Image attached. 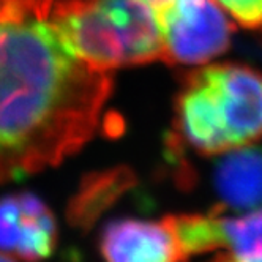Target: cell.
<instances>
[{"label": "cell", "instance_id": "obj_3", "mask_svg": "<svg viewBox=\"0 0 262 262\" xmlns=\"http://www.w3.org/2000/svg\"><path fill=\"white\" fill-rule=\"evenodd\" d=\"M49 21L65 46L97 71L164 62L157 13L145 0H54Z\"/></svg>", "mask_w": 262, "mask_h": 262}, {"label": "cell", "instance_id": "obj_6", "mask_svg": "<svg viewBox=\"0 0 262 262\" xmlns=\"http://www.w3.org/2000/svg\"><path fill=\"white\" fill-rule=\"evenodd\" d=\"M101 254L106 262H185L166 221L117 220L104 228Z\"/></svg>", "mask_w": 262, "mask_h": 262}, {"label": "cell", "instance_id": "obj_2", "mask_svg": "<svg viewBox=\"0 0 262 262\" xmlns=\"http://www.w3.org/2000/svg\"><path fill=\"white\" fill-rule=\"evenodd\" d=\"M177 142L202 155H223L262 138V73L218 63L185 76L176 106Z\"/></svg>", "mask_w": 262, "mask_h": 262}, {"label": "cell", "instance_id": "obj_5", "mask_svg": "<svg viewBox=\"0 0 262 262\" xmlns=\"http://www.w3.org/2000/svg\"><path fill=\"white\" fill-rule=\"evenodd\" d=\"M55 242V220L41 199L30 193L0 198V251L40 262L52 254Z\"/></svg>", "mask_w": 262, "mask_h": 262}, {"label": "cell", "instance_id": "obj_12", "mask_svg": "<svg viewBox=\"0 0 262 262\" xmlns=\"http://www.w3.org/2000/svg\"><path fill=\"white\" fill-rule=\"evenodd\" d=\"M212 262H262V257H253V259H238L232 256L231 253L218 254Z\"/></svg>", "mask_w": 262, "mask_h": 262}, {"label": "cell", "instance_id": "obj_7", "mask_svg": "<svg viewBox=\"0 0 262 262\" xmlns=\"http://www.w3.org/2000/svg\"><path fill=\"white\" fill-rule=\"evenodd\" d=\"M216 212L262 210V145H245L223 154L213 167Z\"/></svg>", "mask_w": 262, "mask_h": 262}, {"label": "cell", "instance_id": "obj_13", "mask_svg": "<svg viewBox=\"0 0 262 262\" xmlns=\"http://www.w3.org/2000/svg\"><path fill=\"white\" fill-rule=\"evenodd\" d=\"M0 262H16V259L13 256H8V254L0 251Z\"/></svg>", "mask_w": 262, "mask_h": 262}, {"label": "cell", "instance_id": "obj_14", "mask_svg": "<svg viewBox=\"0 0 262 262\" xmlns=\"http://www.w3.org/2000/svg\"><path fill=\"white\" fill-rule=\"evenodd\" d=\"M147 4H150L152 7H154V10L157 8V7H160V5H163L164 2H167V0H145Z\"/></svg>", "mask_w": 262, "mask_h": 262}, {"label": "cell", "instance_id": "obj_11", "mask_svg": "<svg viewBox=\"0 0 262 262\" xmlns=\"http://www.w3.org/2000/svg\"><path fill=\"white\" fill-rule=\"evenodd\" d=\"M216 2L242 27L262 32V0H216Z\"/></svg>", "mask_w": 262, "mask_h": 262}, {"label": "cell", "instance_id": "obj_9", "mask_svg": "<svg viewBox=\"0 0 262 262\" xmlns=\"http://www.w3.org/2000/svg\"><path fill=\"white\" fill-rule=\"evenodd\" d=\"M129 182L128 172H106L92 176L82 185V188L71 205V216L76 224H89L98 213L120 194Z\"/></svg>", "mask_w": 262, "mask_h": 262}, {"label": "cell", "instance_id": "obj_1", "mask_svg": "<svg viewBox=\"0 0 262 262\" xmlns=\"http://www.w3.org/2000/svg\"><path fill=\"white\" fill-rule=\"evenodd\" d=\"M111 90L109 74L79 60L49 17L0 24V185L81 148Z\"/></svg>", "mask_w": 262, "mask_h": 262}, {"label": "cell", "instance_id": "obj_4", "mask_svg": "<svg viewBox=\"0 0 262 262\" xmlns=\"http://www.w3.org/2000/svg\"><path fill=\"white\" fill-rule=\"evenodd\" d=\"M155 13L166 63H207L231 46L234 26L216 0H167Z\"/></svg>", "mask_w": 262, "mask_h": 262}, {"label": "cell", "instance_id": "obj_10", "mask_svg": "<svg viewBox=\"0 0 262 262\" xmlns=\"http://www.w3.org/2000/svg\"><path fill=\"white\" fill-rule=\"evenodd\" d=\"M54 0H0V24L24 21L30 16L49 17Z\"/></svg>", "mask_w": 262, "mask_h": 262}, {"label": "cell", "instance_id": "obj_8", "mask_svg": "<svg viewBox=\"0 0 262 262\" xmlns=\"http://www.w3.org/2000/svg\"><path fill=\"white\" fill-rule=\"evenodd\" d=\"M210 212L215 218L216 250L226 248L238 259L262 257V210L240 216H223L213 209Z\"/></svg>", "mask_w": 262, "mask_h": 262}]
</instances>
